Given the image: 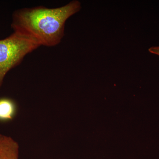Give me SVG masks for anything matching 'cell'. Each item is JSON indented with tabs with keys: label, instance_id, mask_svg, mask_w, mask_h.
Returning <instances> with one entry per match:
<instances>
[{
	"label": "cell",
	"instance_id": "obj_1",
	"mask_svg": "<svg viewBox=\"0 0 159 159\" xmlns=\"http://www.w3.org/2000/svg\"><path fill=\"white\" fill-rule=\"evenodd\" d=\"M81 8L79 1H73L58 8L40 6L17 9L12 14L11 28L40 46L54 47L64 37L67 20Z\"/></svg>",
	"mask_w": 159,
	"mask_h": 159
},
{
	"label": "cell",
	"instance_id": "obj_2",
	"mask_svg": "<svg viewBox=\"0 0 159 159\" xmlns=\"http://www.w3.org/2000/svg\"><path fill=\"white\" fill-rule=\"evenodd\" d=\"M40 47L34 40L16 31L0 39V89L8 72L20 65L27 54Z\"/></svg>",
	"mask_w": 159,
	"mask_h": 159
},
{
	"label": "cell",
	"instance_id": "obj_3",
	"mask_svg": "<svg viewBox=\"0 0 159 159\" xmlns=\"http://www.w3.org/2000/svg\"><path fill=\"white\" fill-rule=\"evenodd\" d=\"M19 148L13 138L0 134V159H19Z\"/></svg>",
	"mask_w": 159,
	"mask_h": 159
},
{
	"label": "cell",
	"instance_id": "obj_4",
	"mask_svg": "<svg viewBox=\"0 0 159 159\" xmlns=\"http://www.w3.org/2000/svg\"><path fill=\"white\" fill-rule=\"evenodd\" d=\"M17 106L12 99L0 98V122H6L14 119L17 113Z\"/></svg>",
	"mask_w": 159,
	"mask_h": 159
},
{
	"label": "cell",
	"instance_id": "obj_5",
	"mask_svg": "<svg viewBox=\"0 0 159 159\" xmlns=\"http://www.w3.org/2000/svg\"><path fill=\"white\" fill-rule=\"evenodd\" d=\"M148 51L152 54H156L159 56V46L151 47L148 49Z\"/></svg>",
	"mask_w": 159,
	"mask_h": 159
}]
</instances>
